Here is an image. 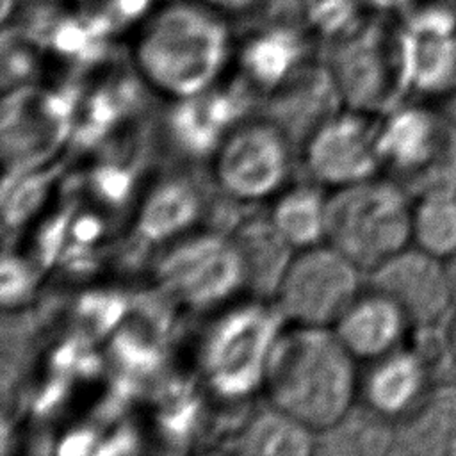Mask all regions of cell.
Instances as JSON below:
<instances>
[{"mask_svg": "<svg viewBox=\"0 0 456 456\" xmlns=\"http://www.w3.org/2000/svg\"><path fill=\"white\" fill-rule=\"evenodd\" d=\"M262 388L274 410L310 431H326L354 403L356 358L333 328L287 322L271 349Z\"/></svg>", "mask_w": 456, "mask_h": 456, "instance_id": "obj_1", "label": "cell"}, {"mask_svg": "<svg viewBox=\"0 0 456 456\" xmlns=\"http://www.w3.org/2000/svg\"><path fill=\"white\" fill-rule=\"evenodd\" d=\"M233 53L226 16L201 0H169L137 27L132 57L142 80L171 100L216 86Z\"/></svg>", "mask_w": 456, "mask_h": 456, "instance_id": "obj_2", "label": "cell"}, {"mask_svg": "<svg viewBox=\"0 0 456 456\" xmlns=\"http://www.w3.org/2000/svg\"><path fill=\"white\" fill-rule=\"evenodd\" d=\"M326 242L370 273L413 242V198L399 182L376 176L333 189Z\"/></svg>", "mask_w": 456, "mask_h": 456, "instance_id": "obj_3", "label": "cell"}, {"mask_svg": "<svg viewBox=\"0 0 456 456\" xmlns=\"http://www.w3.org/2000/svg\"><path fill=\"white\" fill-rule=\"evenodd\" d=\"M287 324L276 303L233 305L219 314L200 342V372L216 397L239 401L264 387L267 360Z\"/></svg>", "mask_w": 456, "mask_h": 456, "instance_id": "obj_4", "label": "cell"}, {"mask_svg": "<svg viewBox=\"0 0 456 456\" xmlns=\"http://www.w3.org/2000/svg\"><path fill=\"white\" fill-rule=\"evenodd\" d=\"M381 166L403 175L417 196L456 191V128L436 112L413 105L379 121Z\"/></svg>", "mask_w": 456, "mask_h": 456, "instance_id": "obj_5", "label": "cell"}, {"mask_svg": "<svg viewBox=\"0 0 456 456\" xmlns=\"http://www.w3.org/2000/svg\"><path fill=\"white\" fill-rule=\"evenodd\" d=\"M362 273L328 242L294 251L274 303L290 324L333 328L358 297Z\"/></svg>", "mask_w": 456, "mask_h": 456, "instance_id": "obj_6", "label": "cell"}, {"mask_svg": "<svg viewBox=\"0 0 456 456\" xmlns=\"http://www.w3.org/2000/svg\"><path fill=\"white\" fill-rule=\"evenodd\" d=\"M159 285L182 305L205 310L230 299L246 285L233 239L198 233L173 242L157 262Z\"/></svg>", "mask_w": 456, "mask_h": 456, "instance_id": "obj_7", "label": "cell"}, {"mask_svg": "<svg viewBox=\"0 0 456 456\" xmlns=\"http://www.w3.org/2000/svg\"><path fill=\"white\" fill-rule=\"evenodd\" d=\"M289 169V139L273 121L237 125L214 151L216 182L230 198L240 201L276 196Z\"/></svg>", "mask_w": 456, "mask_h": 456, "instance_id": "obj_8", "label": "cell"}, {"mask_svg": "<svg viewBox=\"0 0 456 456\" xmlns=\"http://www.w3.org/2000/svg\"><path fill=\"white\" fill-rule=\"evenodd\" d=\"M326 66L340 102L349 109L376 114L406 84L401 45L387 43L370 25H362L335 41Z\"/></svg>", "mask_w": 456, "mask_h": 456, "instance_id": "obj_9", "label": "cell"}, {"mask_svg": "<svg viewBox=\"0 0 456 456\" xmlns=\"http://www.w3.org/2000/svg\"><path fill=\"white\" fill-rule=\"evenodd\" d=\"M378 134L372 112L349 107L333 112L303 142L308 173L330 189L376 176L381 167Z\"/></svg>", "mask_w": 456, "mask_h": 456, "instance_id": "obj_10", "label": "cell"}, {"mask_svg": "<svg viewBox=\"0 0 456 456\" xmlns=\"http://www.w3.org/2000/svg\"><path fill=\"white\" fill-rule=\"evenodd\" d=\"M370 285L390 296L413 328L436 324L454 301L445 260L415 244L372 269Z\"/></svg>", "mask_w": 456, "mask_h": 456, "instance_id": "obj_11", "label": "cell"}, {"mask_svg": "<svg viewBox=\"0 0 456 456\" xmlns=\"http://www.w3.org/2000/svg\"><path fill=\"white\" fill-rule=\"evenodd\" d=\"M214 87L175 100L169 112L171 137L187 155L214 153L248 109L249 100L244 89Z\"/></svg>", "mask_w": 456, "mask_h": 456, "instance_id": "obj_12", "label": "cell"}, {"mask_svg": "<svg viewBox=\"0 0 456 456\" xmlns=\"http://www.w3.org/2000/svg\"><path fill=\"white\" fill-rule=\"evenodd\" d=\"M411 321L387 294L370 289L358 297L335 322L333 331L356 358L372 362L404 346Z\"/></svg>", "mask_w": 456, "mask_h": 456, "instance_id": "obj_13", "label": "cell"}, {"mask_svg": "<svg viewBox=\"0 0 456 456\" xmlns=\"http://www.w3.org/2000/svg\"><path fill=\"white\" fill-rule=\"evenodd\" d=\"M429 362L415 349L401 346L376 358L362 379V394L372 413L385 419L410 413L429 390Z\"/></svg>", "mask_w": 456, "mask_h": 456, "instance_id": "obj_14", "label": "cell"}, {"mask_svg": "<svg viewBox=\"0 0 456 456\" xmlns=\"http://www.w3.org/2000/svg\"><path fill=\"white\" fill-rule=\"evenodd\" d=\"M305 41L287 25H269L255 30L239 48L244 77L258 89L274 91L303 64Z\"/></svg>", "mask_w": 456, "mask_h": 456, "instance_id": "obj_15", "label": "cell"}, {"mask_svg": "<svg viewBox=\"0 0 456 456\" xmlns=\"http://www.w3.org/2000/svg\"><path fill=\"white\" fill-rule=\"evenodd\" d=\"M200 216V196L185 178L159 182L142 200L135 228L148 244H160L182 235Z\"/></svg>", "mask_w": 456, "mask_h": 456, "instance_id": "obj_16", "label": "cell"}, {"mask_svg": "<svg viewBox=\"0 0 456 456\" xmlns=\"http://www.w3.org/2000/svg\"><path fill=\"white\" fill-rule=\"evenodd\" d=\"M401 440L415 454L456 456V383L428 390L408 413Z\"/></svg>", "mask_w": 456, "mask_h": 456, "instance_id": "obj_17", "label": "cell"}, {"mask_svg": "<svg viewBox=\"0 0 456 456\" xmlns=\"http://www.w3.org/2000/svg\"><path fill=\"white\" fill-rule=\"evenodd\" d=\"M326 201L321 183H297L276 194L269 219L294 249L326 242Z\"/></svg>", "mask_w": 456, "mask_h": 456, "instance_id": "obj_18", "label": "cell"}, {"mask_svg": "<svg viewBox=\"0 0 456 456\" xmlns=\"http://www.w3.org/2000/svg\"><path fill=\"white\" fill-rule=\"evenodd\" d=\"M242 265L246 285L262 299L274 297L280 280L294 255V249L269 221H251L239 228L233 239Z\"/></svg>", "mask_w": 456, "mask_h": 456, "instance_id": "obj_19", "label": "cell"}, {"mask_svg": "<svg viewBox=\"0 0 456 456\" xmlns=\"http://www.w3.org/2000/svg\"><path fill=\"white\" fill-rule=\"evenodd\" d=\"M413 244L442 260L456 253V191L413 200Z\"/></svg>", "mask_w": 456, "mask_h": 456, "instance_id": "obj_20", "label": "cell"}, {"mask_svg": "<svg viewBox=\"0 0 456 456\" xmlns=\"http://www.w3.org/2000/svg\"><path fill=\"white\" fill-rule=\"evenodd\" d=\"M310 433L308 428L273 408L249 426L242 449L258 454H306Z\"/></svg>", "mask_w": 456, "mask_h": 456, "instance_id": "obj_21", "label": "cell"}, {"mask_svg": "<svg viewBox=\"0 0 456 456\" xmlns=\"http://www.w3.org/2000/svg\"><path fill=\"white\" fill-rule=\"evenodd\" d=\"M77 12L105 34L141 25L155 9L151 0H75Z\"/></svg>", "mask_w": 456, "mask_h": 456, "instance_id": "obj_22", "label": "cell"}, {"mask_svg": "<svg viewBox=\"0 0 456 456\" xmlns=\"http://www.w3.org/2000/svg\"><path fill=\"white\" fill-rule=\"evenodd\" d=\"M306 18L312 28L333 41L363 25L358 0H310Z\"/></svg>", "mask_w": 456, "mask_h": 456, "instance_id": "obj_23", "label": "cell"}, {"mask_svg": "<svg viewBox=\"0 0 456 456\" xmlns=\"http://www.w3.org/2000/svg\"><path fill=\"white\" fill-rule=\"evenodd\" d=\"M84 299L86 301H82L80 305V314L93 322L98 333L116 328L118 321L123 315V306H125L119 297L96 294Z\"/></svg>", "mask_w": 456, "mask_h": 456, "instance_id": "obj_24", "label": "cell"}, {"mask_svg": "<svg viewBox=\"0 0 456 456\" xmlns=\"http://www.w3.org/2000/svg\"><path fill=\"white\" fill-rule=\"evenodd\" d=\"M27 287V274L25 269L16 260H4L2 269V296L4 301L18 297Z\"/></svg>", "mask_w": 456, "mask_h": 456, "instance_id": "obj_25", "label": "cell"}, {"mask_svg": "<svg viewBox=\"0 0 456 456\" xmlns=\"http://www.w3.org/2000/svg\"><path fill=\"white\" fill-rule=\"evenodd\" d=\"M224 16L251 12L262 0H201Z\"/></svg>", "mask_w": 456, "mask_h": 456, "instance_id": "obj_26", "label": "cell"}, {"mask_svg": "<svg viewBox=\"0 0 456 456\" xmlns=\"http://www.w3.org/2000/svg\"><path fill=\"white\" fill-rule=\"evenodd\" d=\"M445 340H447V353L456 363V314L445 330Z\"/></svg>", "mask_w": 456, "mask_h": 456, "instance_id": "obj_27", "label": "cell"}, {"mask_svg": "<svg viewBox=\"0 0 456 456\" xmlns=\"http://www.w3.org/2000/svg\"><path fill=\"white\" fill-rule=\"evenodd\" d=\"M445 267H447V274H449L452 296H454V301H456V253L445 260Z\"/></svg>", "mask_w": 456, "mask_h": 456, "instance_id": "obj_28", "label": "cell"}]
</instances>
